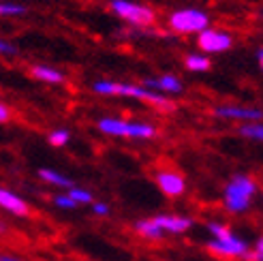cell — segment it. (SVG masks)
<instances>
[{"label":"cell","instance_id":"17","mask_svg":"<svg viewBox=\"0 0 263 261\" xmlns=\"http://www.w3.org/2000/svg\"><path fill=\"white\" fill-rule=\"evenodd\" d=\"M240 135H244L248 139H255V141H263V124L261 122L244 124V126H240Z\"/></svg>","mask_w":263,"mask_h":261},{"label":"cell","instance_id":"10","mask_svg":"<svg viewBox=\"0 0 263 261\" xmlns=\"http://www.w3.org/2000/svg\"><path fill=\"white\" fill-rule=\"evenodd\" d=\"M152 220L163 229V233H182L193 227V218L180 216V214H159Z\"/></svg>","mask_w":263,"mask_h":261},{"label":"cell","instance_id":"11","mask_svg":"<svg viewBox=\"0 0 263 261\" xmlns=\"http://www.w3.org/2000/svg\"><path fill=\"white\" fill-rule=\"evenodd\" d=\"M143 88L148 90H154L159 95H165V92H182V82L178 80L176 75H161V77H148L143 82Z\"/></svg>","mask_w":263,"mask_h":261},{"label":"cell","instance_id":"22","mask_svg":"<svg viewBox=\"0 0 263 261\" xmlns=\"http://www.w3.org/2000/svg\"><path fill=\"white\" fill-rule=\"evenodd\" d=\"M0 54L3 56H17V47L9 41H5V39H0Z\"/></svg>","mask_w":263,"mask_h":261},{"label":"cell","instance_id":"21","mask_svg":"<svg viewBox=\"0 0 263 261\" xmlns=\"http://www.w3.org/2000/svg\"><path fill=\"white\" fill-rule=\"evenodd\" d=\"M54 206L60 208V210H75V208H77V203L69 197L67 193H64V195H56V197H54Z\"/></svg>","mask_w":263,"mask_h":261},{"label":"cell","instance_id":"9","mask_svg":"<svg viewBox=\"0 0 263 261\" xmlns=\"http://www.w3.org/2000/svg\"><path fill=\"white\" fill-rule=\"evenodd\" d=\"M156 184L167 195V197H180L186 191V182L176 172H159L156 174Z\"/></svg>","mask_w":263,"mask_h":261},{"label":"cell","instance_id":"1","mask_svg":"<svg viewBox=\"0 0 263 261\" xmlns=\"http://www.w3.org/2000/svg\"><path fill=\"white\" fill-rule=\"evenodd\" d=\"M92 90H95L97 95H103V97H133V99L148 101L161 109H172V101H169L165 95H159V92H154V90H148L143 86H135V84H120V82L101 80V82L92 84Z\"/></svg>","mask_w":263,"mask_h":261},{"label":"cell","instance_id":"15","mask_svg":"<svg viewBox=\"0 0 263 261\" xmlns=\"http://www.w3.org/2000/svg\"><path fill=\"white\" fill-rule=\"evenodd\" d=\"M39 176H41L45 182H49V184L60 187V189H71V187H75L71 178L62 176L60 172H56V169H41V172H39Z\"/></svg>","mask_w":263,"mask_h":261},{"label":"cell","instance_id":"12","mask_svg":"<svg viewBox=\"0 0 263 261\" xmlns=\"http://www.w3.org/2000/svg\"><path fill=\"white\" fill-rule=\"evenodd\" d=\"M0 208L7 210L9 214H15V216L28 214V203H26L20 195H15L9 189H3V187H0Z\"/></svg>","mask_w":263,"mask_h":261},{"label":"cell","instance_id":"14","mask_svg":"<svg viewBox=\"0 0 263 261\" xmlns=\"http://www.w3.org/2000/svg\"><path fill=\"white\" fill-rule=\"evenodd\" d=\"M135 229L141 233L143 238H148V240H161V238H163V229L156 225L152 218H141V220H137Z\"/></svg>","mask_w":263,"mask_h":261},{"label":"cell","instance_id":"25","mask_svg":"<svg viewBox=\"0 0 263 261\" xmlns=\"http://www.w3.org/2000/svg\"><path fill=\"white\" fill-rule=\"evenodd\" d=\"M253 259H255V261H263V236H261V238L257 240V244H255Z\"/></svg>","mask_w":263,"mask_h":261},{"label":"cell","instance_id":"27","mask_svg":"<svg viewBox=\"0 0 263 261\" xmlns=\"http://www.w3.org/2000/svg\"><path fill=\"white\" fill-rule=\"evenodd\" d=\"M257 60H259V67H261V71H263V47L257 51Z\"/></svg>","mask_w":263,"mask_h":261},{"label":"cell","instance_id":"18","mask_svg":"<svg viewBox=\"0 0 263 261\" xmlns=\"http://www.w3.org/2000/svg\"><path fill=\"white\" fill-rule=\"evenodd\" d=\"M67 195L69 197L80 206V203H92V193L90 191H86V189H82V187H71L69 191H67Z\"/></svg>","mask_w":263,"mask_h":261},{"label":"cell","instance_id":"16","mask_svg":"<svg viewBox=\"0 0 263 261\" xmlns=\"http://www.w3.org/2000/svg\"><path fill=\"white\" fill-rule=\"evenodd\" d=\"M210 58L203 54H189L186 56V69L189 71H197V73H205L210 71Z\"/></svg>","mask_w":263,"mask_h":261},{"label":"cell","instance_id":"13","mask_svg":"<svg viewBox=\"0 0 263 261\" xmlns=\"http://www.w3.org/2000/svg\"><path fill=\"white\" fill-rule=\"evenodd\" d=\"M30 71L39 82H45V84H62L64 82L62 71H58L54 67H47V64H36V67H32Z\"/></svg>","mask_w":263,"mask_h":261},{"label":"cell","instance_id":"20","mask_svg":"<svg viewBox=\"0 0 263 261\" xmlns=\"http://www.w3.org/2000/svg\"><path fill=\"white\" fill-rule=\"evenodd\" d=\"M26 9L24 5L17 3H0V15L7 17V15H26Z\"/></svg>","mask_w":263,"mask_h":261},{"label":"cell","instance_id":"8","mask_svg":"<svg viewBox=\"0 0 263 261\" xmlns=\"http://www.w3.org/2000/svg\"><path fill=\"white\" fill-rule=\"evenodd\" d=\"M214 114L218 116V118H227V120H248V122H259V120H263V109H257V107L222 105V107H216Z\"/></svg>","mask_w":263,"mask_h":261},{"label":"cell","instance_id":"19","mask_svg":"<svg viewBox=\"0 0 263 261\" xmlns=\"http://www.w3.org/2000/svg\"><path fill=\"white\" fill-rule=\"evenodd\" d=\"M69 139H71V133H69L67 128H56V130H51L49 137H47V141L51 143V146H56V148L67 146Z\"/></svg>","mask_w":263,"mask_h":261},{"label":"cell","instance_id":"6","mask_svg":"<svg viewBox=\"0 0 263 261\" xmlns=\"http://www.w3.org/2000/svg\"><path fill=\"white\" fill-rule=\"evenodd\" d=\"M208 249L212 251L214 255H218V257H240V259L248 257V242L238 238L231 229L225 233V236L210 240Z\"/></svg>","mask_w":263,"mask_h":261},{"label":"cell","instance_id":"2","mask_svg":"<svg viewBox=\"0 0 263 261\" xmlns=\"http://www.w3.org/2000/svg\"><path fill=\"white\" fill-rule=\"evenodd\" d=\"M257 193V184L248 176H233V180L225 187V208L233 214H242L251 206L253 195Z\"/></svg>","mask_w":263,"mask_h":261},{"label":"cell","instance_id":"24","mask_svg":"<svg viewBox=\"0 0 263 261\" xmlns=\"http://www.w3.org/2000/svg\"><path fill=\"white\" fill-rule=\"evenodd\" d=\"M9 120H11V109H9L7 103L0 101V124H5V122H9Z\"/></svg>","mask_w":263,"mask_h":261},{"label":"cell","instance_id":"5","mask_svg":"<svg viewBox=\"0 0 263 261\" xmlns=\"http://www.w3.org/2000/svg\"><path fill=\"white\" fill-rule=\"evenodd\" d=\"M169 26L182 34H193V32L199 34L210 26V17L201 9H178L169 17Z\"/></svg>","mask_w":263,"mask_h":261},{"label":"cell","instance_id":"26","mask_svg":"<svg viewBox=\"0 0 263 261\" xmlns=\"http://www.w3.org/2000/svg\"><path fill=\"white\" fill-rule=\"evenodd\" d=\"M0 261H24L20 257H13V255H5V253H0Z\"/></svg>","mask_w":263,"mask_h":261},{"label":"cell","instance_id":"23","mask_svg":"<svg viewBox=\"0 0 263 261\" xmlns=\"http://www.w3.org/2000/svg\"><path fill=\"white\" fill-rule=\"evenodd\" d=\"M92 212L99 214V216H107L109 214V206L103 203V201H92Z\"/></svg>","mask_w":263,"mask_h":261},{"label":"cell","instance_id":"4","mask_svg":"<svg viewBox=\"0 0 263 261\" xmlns=\"http://www.w3.org/2000/svg\"><path fill=\"white\" fill-rule=\"evenodd\" d=\"M109 7L120 20L133 24V26H139V28L154 24V20H156L154 9H150L146 5H139L135 0H111Z\"/></svg>","mask_w":263,"mask_h":261},{"label":"cell","instance_id":"7","mask_svg":"<svg viewBox=\"0 0 263 261\" xmlns=\"http://www.w3.org/2000/svg\"><path fill=\"white\" fill-rule=\"evenodd\" d=\"M197 43H199V47L205 54H220V51H227L233 45V39H231V34L222 32V30L205 28L197 36Z\"/></svg>","mask_w":263,"mask_h":261},{"label":"cell","instance_id":"3","mask_svg":"<svg viewBox=\"0 0 263 261\" xmlns=\"http://www.w3.org/2000/svg\"><path fill=\"white\" fill-rule=\"evenodd\" d=\"M99 130L105 135L114 137H133V139H152L156 135V128L150 122H133L120 118H101L97 122Z\"/></svg>","mask_w":263,"mask_h":261}]
</instances>
